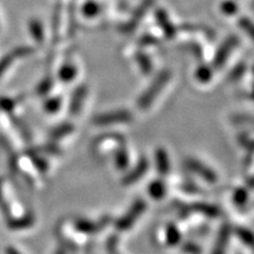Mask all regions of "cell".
Returning <instances> with one entry per match:
<instances>
[{"label":"cell","instance_id":"obj_5","mask_svg":"<svg viewBox=\"0 0 254 254\" xmlns=\"http://www.w3.org/2000/svg\"><path fill=\"white\" fill-rule=\"evenodd\" d=\"M238 44H239V39H238V37L231 36L220 47H219L217 55H215V58H214L215 67L220 68L221 66L226 63V60L228 59V57H230L231 52L234 50V47H236Z\"/></svg>","mask_w":254,"mask_h":254},{"label":"cell","instance_id":"obj_11","mask_svg":"<svg viewBox=\"0 0 254 254\" xmlns=\"http://www.w3.org/2000/svg\"><path fill=\"white\" fill-rule=\"evenodd\" d=\"M155 18H157L159 25L163 27L164 33L166 34L167 37H173L174 33H176V30H174V26L170 21V19L167 18V14L165 13L163 9H159L157 14H155Z\"/></svg>","mask_w":254,"mask_h":254},{"label":"cell","instance_id":"obj_22","mask_svg":"<svg viewBox=\"0 0 254 254\" xmlns=\"http://www.w3.org/2000/svg\"><path fill=\"white\" fill-rule=\"evenodd\" d=\"M247 200H249V192H247L246 189L240 187V189L236 190L233 194L234 204L238 206H244L247 202Z\"/></svg>","mask_w":254,"mask_h":254},{"label":"cell","instance_id":"obj_8","mask_svg":"<svg viewBox=\"0 0 254 254\" xmlns=\"http://www.w3.org/2000/svg\"><path fill=\"white\" fill-rule=\"evenodd\" d=\"M107 221L101 220L100 222H93L91 220H87V219H77L74 221V227L77 228L79 232L86 234H92L99 232L101 228L105 227Z\"/></svg>","mask_w":254,"mask_h":254},{"label":"cell","instance_id":"obj_21","mask_svg":"<svg viewBox=\"0 0 254 254\" xmlns=\"http://www.w3.org/2000/svg\"><path fill=\"white\" fill-rule=\"evenodd\" d=\"M73 131V126L71 124L66 123V124H63V125H60L57 127V128L53 129L52 132H51V136H52V139H60V138H64L65 135L69 134Z\"/></svg>","mask_w":254,"mask_h":254},{"label":"cell","instance_id":"obj_26","mask_svg":"<svg viewBox=\"0 0 254 254\" xmlns=\"http://www.w3.org/2000/svg\"><path fill=\"white\" fill-rule=\"evenodd\" d=\"M195 77L199 81H201V82L208 81L209 79L212 78V69L209 68L208 66H201V67H199L198 69H196Z\"/></svg>","mask_w":254,"mask_h":254},{"label":"cell","instance_id":"obj_35","mask_svg":"<svg viewBox=\"0 0 254 254\" xmlns=\"http://www.w3.org/2000/svg\"><path fill=\"white\" fill-rule=\"evenodd\" d=\"M13 120H14V123H15V124H17V125H18V126H20V127H21V125H20V124H18V120H17V119H13ZM21 129H23V132H21V133H23V135L25 136V138H26V139H27V138H28V139H30V135H28V133H27L26 131H25V129H24V128H21Z\"/></svg>","mask_w":254,"mask_h":254},{"label":"cell","instance_id":"obj_13","mask_svg":"<svg viewBox=\"0 0 254 254\" xmlns=\"http://www.w3.org/2000/svg\"><path fill=\"white\" fill-rule=\"evenodd\" d=\"M152 4H153V0H145L144 5H142L141 7H139L138 9H136V12L134 13V19H132V20L129 21L128 24H126L125 30L128 31V32L132 31V30H134L135 25L139 23V20H140L142 17H144V14L146 13V11H147V8L150 7Z\"/></svg>","mask_w":254,"mask_h":254},{"label":"cell","instance_id":"obj_2","mask_svg":"<svg viewBox=\"0 0 254 254\" xmlns=\"http://www.w3.org/2000/svg\"><path fill=\"white\" fill-rule=\"evenodd\" d=\"M145 209L146 202L144 200H136L132 207L126 212V214L117 221L116 227L118 228L119 231H126L128 230V228H131L133 225H134V222L138 220V218L144 213Z\"/></svg>","mask_w":254,"mask_h":254},{"label":"cell","instance_id":"obj_17","mask_svg":"<svg viewBox=\"0 0 254 254\" xmlns=\"http://www.w3.org/2000/svg\"><path fill=\"white\" fill-rule=\"evenodd\" d=\"M182 240V233L174 224L168 225L166 228V241L170 246H176Z\"/></svg>","mask_w":254,"mask_h":254},{"label":"cell","instance_id":"obj_20","mask_svg":"<svg viewBox=\"0 0 254 254\" xmlns=\"http://www.w3.org/2000/svg\"><path fill=\"white\" fill-rule=\"evenodd\" d=\"M114 160H116V166L119 170H125L128 166V153L125 148L123 150H118L114 154Z\"/></svg>","mask_w":254,"mask_h":254},{"label":"cell","instance_id":"obj_33","mask_svg":"<svg viewBox=\"0 0 254 254\" xmlns=\"http://www.w3.org/2000/svg\"><path fill=\"white\" fill-rule=\"evenodd\" d=\"M221 11L224 12V13L228 14V15L234 14L238 11V6H237V4L234 1L227 0V1H225L224 4L221 5Z\"/></svg>","mask_w":254,"mask_h":254},{"label":"cell","instance_id":"obj_36","mask_svg":"<svg viewBox=\"0 0 254 254\" xmlns=\"http://www.w3.org/2000/svg\"><path fill=\"white\" fill-rule=\"evenodd\" d=\"M56 254H66V252H65V251H64L63 249H60V250L57 251Z\"/></svg>","mask_w":254,"mask_h":254},{"label":"cell","instance_id":"obj_1","mask_svg":"<svg viewBox=\"0 0 254 254\" xmlns=\"http://www.w3.org/2000/svg\"><path fill=\"white\" fill-rule=\"evenodd\" d=\"M171 78V72L163 71L159 73L157 78L154 79L153 82L151 84V86L144 92V94L139 98L138 100V107L141 110H146L151 106L152 103L155 100V98L158 97V94L163 91L165 85L167 84V81Z\"/></svg>","mask_w":254,"mask_h":254},{"label":"cell","instance_id":"obj_38","mask_svg":"<svg viewBox=\"0 0 254 254\" xmlns=\"http://www.w3.org/2000/svg\"><path fill=\"white\" fill-rule=\"evenodd\" d=\"M253 98H254V88H253Z\"/></svg>","mask_w":254,"mask_h":254},{"label":"cell","instance_id":"obj_9","mask_svg":"<svg viewBox=\"0 0 254 254\" xmlns=\"http://www.w3.org/2000/svg\"><path fill=\"white\" fill-rule=\"evenodd\" d=\"M86 93L87 87L85 86V85H81V86H79L77 90L73 92L71 104H69V112H71L72 116H77V114L80 112L82 101L86 98Z\"/></svg>","mask_w":254,"mask_h":254},{"label":"cell","instance_id":"obj_7","mask_svg":"<svg viewBox=\"0 0 254 254\" xmlns=\"http://www.w3.org/2000/svg\"><path fill=\"white\" fill-rule=\"evenodd\" d=\"M147 170H148V161L146 160L145 158L140 159V161L136 164V166L133 168L131 172L126 174V177L124 178L123 180V184L126 186L131 185V184H134L135 182H138V180L140 179L146 172H147Z\"/></svg>","mask_w":254,"mask_h":254},{"label":"cell","instance_id":"obj_34","mask_svg":"<svg viewBox=\"0 0 254 254\" xmlns=\"http://www.w3.org/2000/svg\"><path fill=\"white\" fill-rule=\"evenodd\" d=\"M6 254H20V253H19L14 247H7V249H6Z\"/></svg>","mask_w":254,"mask_h":254},{"label":"cell","instance_id":"obj_24","mask_svg":"<svg viewBox=\"0 0 254 254\" xmlns=\"http://www.w3.org/2000/svg\"><path fill=\"white\" fill-rule=\"evenodd\" d=\"M99 12H100V6L98 5L97 2H93V1L86 2V4L84 5V7H82V13L88 18L94 17V15H97Z\"/></svg>","mask_w":254,"mask_h":254},{"label":"cell","instance_id":"obj_6","mask_svg":"<svg viewBox=\"0 0 254 254\" xmlns=\"http://www.w3.org/2000/svg\"><path fill=\"white\" fill-rule=\"evenodd\" d=\"M231 237V226L228 224H224L219 231L218 239L215 241L214 249L212 254H225Z\"/></svg>","mask_w":254,"mask_h":254},{"label":"cell","instance_id":"obj_30","mask_svg":"<svg viewBox=\"0 0 254 254\" xmlns=\"http://www.w3.org/2000/svg\"><path fill=\"white\" fill-rule=\"evenodd\" d=\"M53 81L51 78H45L43 81L38 85L37 87V93L39 95H45L47 92H49L51 88H52Z\"/></svg>","mask_w":254,"mask_h":254},{"label":"cell","instance_id":"obj_25","mask_svg":"<svg viewBox=\"0 0 254 254\" xmlns=\"http://www.w3.org/2000/svg\"><path fill=\"white\" fill-rule=\"evenodd\" d=\"M239 26L249 34L251 39L254 40V23H252L249 18L241 17L239 19Z\"/></svg>","mask_w":254,"mask_h":254},{"label":"cell","instance_id":"obj_37","mask_svg":"<svg viewBox=\"0 0 254 254\" xmlns=\"http://www.w3.org/2000/svg\"><path fill=\"white\" fill-rule=\"evenodd\" d=\"M0 193H1V180H0Z\"/></svg>","mask_w":254,"mask_h":254},{"label":"cell","instance_id":"obj_15","mask_svg":"<svg viewBox=\"0 0 254 254\" xmlns=\"http://www.w3.org/2000/svg\"><path fill=\"white\" fill-rule=\"evenodd\" d=\"M192 209L199 212V213L206 215V217L209 218H218L220 215V209L219 207H215L213 205H208V204H195L193 205Z\"/></svg>","mask_w":254,"mask_h":254},{"label":"cell","instance_id":"obj_14","mask_svg":"<svg viewBox=\"0 0 254 254\" xmlns=\"http://www.w3.org/2000/svg\"><path fill=\"white\" fill-rule=\"evenodd\" d=\"M148 193L153 199H163L166 193V185L163 180H155L148 185Z\"/></svg>","mask_w":254,"mask_h":254},{"label":"cell","instance_id":"obj_19","mask_svg":"<svg viewBox=\"0 0 254 254\" xmlns=\"http://www.w3.org/2000/svg\"><path fill=\"white\" fill-rule=\"evenodd\" d=\"M77 75V67L73 65H64L59 71V77L63 81H71Z\"/></svg>","mask_w":254,"mask_h":254},{"label":"cell","instance_id":"obj_29","mask_svg":"<svg viewBox=\"0 0 254 254\" xmlns=\"http://www.w3.org/2000/svg\"><path fill=\"white\" fill-rule=\"evenodd\" d=\"M33 52H34V49L31 46H18L12 51V53H13L15 58H24V57L32 55Z\"/></svg>","mask_w":254,"mask_h":254},{"label":"cell","instance_id":"obj_12","mask_svg":"<svg viewBox=\"0 0 254 254\" xmlns=\"http://www.w3.org/2000/svg\"><path fill=\"white\" fill-rule=\"evenodd\" d=\"M34 224L33 214H26L19 219H12L8 221V227L12 230H23V228L31 227Z\"/></svg>","mask_w":254,"mask_h":254},{"label":"cell","instance_id":"obj_31","mask_svg":"<svg viewBox=\"0 0 254 254\" xmlns=\"http://www.w3.org/2000/svg\"><path fill=\"white\" fill-rule=\"evenodd\" d=\"M182 250L186 254H201V247L194 243H185L182 246Z\"/></svg>","mask_w":254,"mask_h":254},{"label":"cell","instance_id":"obj_27","mask_svg":"<svg viewBox=\"0 0 254 254\" xmlns=\"http://www.w3.org/2000/svg\"><path fill=\"white\" fill-rule=\"evenodd\" d=\"M62 106V98L59 97H55L51 98L45 103V110L50 113H55L60 109Z\"/></svg>","mask_w":254,"mask_h":254},{"label":"cell","instance_id":"obj_16","mask_svg":"<svg viewBox=\"0 0 254 254\" xmlns=\"http://www.w3.org/2000/svg\"><path fill=\"white\" fill-rule=\"evenodd\" d=\"M28 27H30V32L33 37V39L37 41L38 44H41L44 41V28L43 25L38 19L33 18L31 19L30 23H28Z\"/></svg>","mask_w":254,"mask_h":254},{"label":"cell","instance_id":"obj_4","mask_svg":"<svg viewBox=\"0 0 254 254\" xmlns=\"http://www.w3.org/2000/svg\"><path fill=\"white\" fill-rule=\"evenodd\" d=\"M186 165L190 171H193V172L198 174L199 177H201L205 182L213 184L218 180V177L214 171H212L208 166H206L205 164H202L201 161L196 160V159H192V158L187 159Z\"/></svg>","mask_w":254,"mask_h":254},{"label":"cell","instance_id":"obj_28","mask_svg":"<svg viewBox=\"0 0 254 254\" xmlns=\"http://www.w3.org/2000/svg\"><path fill=\"white\" fill-rule=\"evenodd\" d=\"M14 59L15 57L13 56V53L12 52L7 53V55H5L1 59H0V77L4 74V72L9 67V65L13 63Z\"/></svg>","mask_w":254,"mask_h":254},{"label":"cell","instance_id":"obj_3","mask_svg":"<svg viewBox=\"0 0 254 254\" xmlns=\"http://www.w3.org/2000/svg\"><path fill=\"white\" fill-rule=\"evenodd\" d=\"M133 119L131 112L127 110H119L114 111V112L99 114V116L94 117L93 124L98 126H109L113 124H124L128 123Z\"/></svg>","mask_w":254,"mask_h":254},{"label":"cell","instance_id":"obj_10","mask_svg":"<svg viewBox=\"0 0 254 254\" xmlns=\"http://www.w3.org/2000/svg\"><path fill=\"white\" fill-rule=\"evenodd\" d=\"M155 164H157V170L161 176H166L171 170L170 158H168L167 152L164 148H158L155 152Z\"/></svg>","mask_w":254,"mask_h":254},{"label":"cell","instance_id":"obj_32","mask_svg":"<svg viewBox=\"0 0 254 254\" xmlns=\"http://www.w3.org/2000/svg\"><path fill=\"white\" fill-rule=\"evenodd\" d=\"M246 71V65H244V64H240V65H238L236 68H233L230 73V80H238V79H240L243 77V74L245 73Z\"/></svg>","mask_w":254,"mask_h":254},{"label":"cell","instance_id":"obj_18","mask_svg":"<svg viewBox=\"0 0 254 254\" xmlns=\"http://www.w3.org/2000/svg\"><path fill=\"white\" fill-rule=\"evenodd\" d=\"M236 233L237 237L239 238L246 246L252 247L254 250V233L252 231L245 227H238L236 228Z\"/></svg>","mask_w":254,"mask_h":254},{"label":"cell","instance_id":"obj_39","mask_svg":"<svg viewBox=\"0 0 254 254\" xmlns=\"http://www.w3.org/2000/svg\"><path fill=\"white\" fill-rule=\"evenodd\" d=\"M253 73H254V67H253Z\"/></svg>","mask_w":254,"mask_h":254},{"label":"cell","instance_id":"obj_23","mask_svg":"<svg viewBox=\"0 0 254 254\" xmlns=\"http://www.w3.org/2000/svg\"><path fill=\"white\" fill-rule=\"evenodd\" d=\"M136 62H138L139 66H140V69L145 73V74H147V73H150L152 71L151 59L146 55H144V53H141V55L139 53V55L136 56Z\"/></svg>","mask_w":254,"mask_h":254}]
</instances>
